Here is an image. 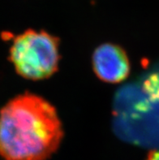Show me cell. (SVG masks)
Instances as JSON below:
<instances>
[{"label":"cell","mask_w":159,"mask_h":160,"mask_svg":"<svg viewBox=\"0 0 159 160\" xmlns=\"http://www.w3.org/2000/svg\"><path fill=\"white\" fill-rule=\"evenodd\" d=\"M63 132L55 108L36 94L12 98L0 111V157L3 160H47Z\"/></svg>","instance_id":"obj_1"},{"label":"cell","mask_w":159,"mask_h":160,"mask_svg":"<svg viewBox=\"0 0 159 160\" xmlns=\"http://www.w3.org/2000/svg\"><path fill=\"white\" fill-rule=\"evenodd\" d=\"M10 60L24 78L33 81L48 78L58 69V38L44 31H25L15 38Z\"/></svg>","instance_id":"obj_2"},{"label":"cell","mask_w":159,"mask_h":160,"mask_svg":"<svg viewBox=\"0 0 159 160\" xmlns=\"http://www.w3.org/2000/svg\"><path fill=\"white\" fill-rule=\"evenodd\" d=\"M93 67L99 79L111 84L124 81L130 72V63L124 50L111 43L101 45L95 50Z\"/></svg>","instance_id":"obj_3"},{"label":"cell","mask_w":159,"mask_h":160,"mask_svg":"<svg viewBox=\"0 0 159 160\" xmlns=\"http://www.w3.org/2000/svg\"><path fill=\"white\" fill-rule=\"evenodd\" d=\"M147 160H159V150L153 151L148 157Z\"/></svg>","instance_id":"obj_4"}]
</instances>
